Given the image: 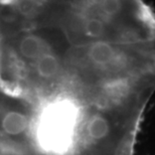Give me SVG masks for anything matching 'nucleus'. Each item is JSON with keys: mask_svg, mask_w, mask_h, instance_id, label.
<instances>
[{"mask_svg": "<svg viewBox=\"0 0 155 155\" xmlns=\"http://www.w3.org/2000/svg\"><path fill=\"white\" fill-rule=\"evenodd\" d=\"M18 51L24 60L35 61L43 54L48 52V46L40 36L29 33L20 38L18 42Z\"/></svg>", "mask_w": 155, "mask_h": 155, "instance_id": "nucleus-1", "label": "nucleus"}, {"mask_svg": "<svg viewBox=\"0 0 155 155\" xmlns=\"http://www.w3.org/2000/svg\"><path fill=\"white\" fill-rule=\"evenodd\" d=\"M29 127V119L20 111H8L0 120V129L9 136L24 134Z\"/></svg>", "mask_w": 155, "mask_h": 155, "instance_id": "nucleus-2", "label": "nucleus"}, {"mask_svg": "<svg viewBox=\"0 0 155 155\" xmlns=\"http://www.w3.org/2000/svg\"><path fill=\"white\" fill-rule=\"evenodd\" d=\"M35 70L36 75L41 79H51L60 72L61 61L57 55L48 51L35 61Z\"/></svg>", "mask_w": 155, "mask_h": 155, "instance_id": "nucleus-3", "label": "nucleus"}]
</instances>
